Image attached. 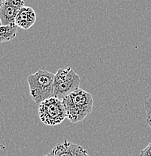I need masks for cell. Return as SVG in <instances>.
Instances as JSON below:
<instances>
[{"instance_id": "5", "label": "cell", "mask_w": 151, "mask_h": 156, "mask_svg": "<svg viewBox=\"0 0 151 156\" xmlns=\"http://www.w3.org/2000/svg\"><path fill=\"white\" fill-rule=\"evenodd\" d=\"M23 6H25L23 0H2L0 9L1 25L15 23L16 17Z\"/></svg>"}, {"instance_id": "4", "label": "cell", "mask_w": 151, "mask_h": 156, "mask_svg": "<svg viewBox=\"0 0 151 156\" xmlns=\"http://www.w3.org/2000/svg\"><path fill=\"white\" fill-rule=\"evenodd\" d=\"M81 78L72 68H59L54 76V97L63 100L74 91L80 89Z\"/></svg>"}, {"instance_id": "1", "label": "cell", "mask_w": 151, "mask_h": 156, "mask_svg": "<svg viewBox=\"0 0 151 156\" xmlns=\"http://www.w3.org/2000/svg\"><path fill=\"white\" fill-rule=\"evenodd\" d=\"M67 118L72 123L83 121L92 113L93 98L90 92L78 89L63 99Z\"/></svg>"}, {"instance_id": "3", "label": "cell", "mask_w": 151, "mask_h": 156, "mask_svg": "<svg viewBox=\"0 0 151 156\" xmlns=\"http://www.w3.org/2000/svg\"><path fill=\"white\" fill-rule=\"evenodd\" d=\"M41 122L48 126H56L67 118L66 110L62 99L51 97L38 105Z\"/></svg>"}, {"instance_id": "2", "label": "cell", "mask_w": 151, "mask_h": 156, "mask_svg": "<svg viewBox=\"0 0 151 156\" xmlns=\"http://www.w3.org/2000/svg\"><path fill=\"white\" fill-rule=\"evenodd\" d=\"M54 76L55 74L50 71L40 69L27 77L30 97L35 103L40 105L46 99L54 96Z\"/></svg>"}, {"instance_id": "7", "label": "cell", "mask_w": 151, "mask_h": 156, "mask_svg": "<svg viewBox=\"0 0 151 156\" xmlns=\"http://www.w3.org/2000/svg\"><path fill=\"white\" fill-rule=\"evenodd\" d=\"M36 14L33 9L29 6H23L19 11L15 18V24L19 28L27 30L35 24Z\"/></svg>"}, {"instance_id": "9", "label": "cell", "mask_w": 151, "mask_h": 156, "mask_svg": "<svg viewBox=\"0 0 151 156\" xmlns=\"http://www.w3.org/2000/svg\"><path fill=\"white\" fill-rule=\"evenodd\" d=\"M144 109L147 113L146 122L151 128V97L144 101Z\"/></svg>"}, {"instance_id": "6", "label": "cell", "mask_w": 151, "mask_h": 156, "mask_svg": "<svg viewBox=\"0 0 151 156\" xmlns=\"http://www.w3.org/2000/svg\"><path fill=\"white\" fill-rule=\"evenodd\" d=\"M45 156H90L88 152L78 144L65 140L53 148Z\"/></svg>"}, {"instance_id": "8", "label": "cell", "mask_w": 151, "mask_h": 156, "mask_svg": "<svg viewBox=\"0 0 151 156\" xmlns=\"http://www.w3.org/2000/svg\"><path fill=\"white\" fill-rule=\"evenodd\" d=\"M17 26L15 23L1 25L0 27V41L1 43L12 41L15 38L17 32Z\"/></svg>"}, {"instance_id": "10", "label": "cell", "mask_w": 151, "mask_h": 156, "mask_svg": "<svg viewBox=\"0 0 151 156\" xmlns=\"http://www.w3.org/2000/svg\"><path fill=\"white\" fill-rule=\"evenodd\" d=\"M139 156H151V143L148 144L147 147L141 151Z\"/></svg>"}]
</instances>
